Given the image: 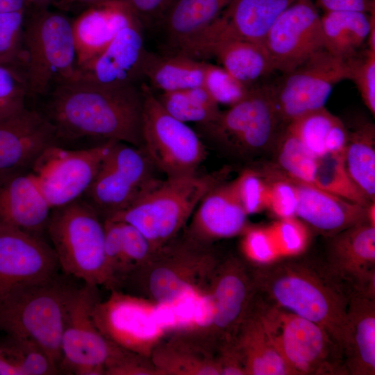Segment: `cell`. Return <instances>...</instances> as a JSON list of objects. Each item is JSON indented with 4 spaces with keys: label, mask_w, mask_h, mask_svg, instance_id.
<instances>
[{
    "label": "cell",
    "mask_w": 375,
    "mask_h": 375,
    "mask_svg": "<svg viewBox=\"0 0 375 375\" xmlns=\"http://www.w3.org/2000/svg\"><path fill=\"white\" fill-rule=\"evenodd\" d=\"M143 101L137 85L71 81L52 89L46 117L58 140L90 137L142 147Z\"/></svg>",
    "instance_id": "1"
},
{
    "label": "cell",
    "mask_w": 375,
    "mask_h": 375,
    "mask_svg": "<svg viewBox=\"0 0 375 375\" xmlns=\"http://www.w3.org/2000/svg\"><path fill=\"white\" fill-rule=\"evenodd\" d=\"M249 264L264 299L320 325L343 347L351 292L324 262L291 256Z\"/></svg>",
    "instance_id": "2"
},
{
    "label": "cell",
    "mask_w": 375,
    "mask_h": 375,
    "mask_svg": "<svg viewBox=\"0 0 375 375\" xmlns=\"http://www.w3.org/2000/svg\"><path fill=\"white\" fill-rule=\"evenodd\" d=\"M77 288L59 274L14 287L0 299V331L33 344L58 369L62 333Z\"/></svg>",
    "instance_id": "3"
},
{
    "label": "cell",
    "mask_w": 375,
    "mask_h": 375,
    "mask_svg": "<svg viewBox=\"0 0 375 375\" xmlns=\"http://www.w3.org/2000/svg\"><path fill=\"white\" fill-rule=\"evenodd\" d=\"M219 260L211 246L176 237L132 271L118 290L157 305L170 304L202 292Z\"/></svg>",
    "instance_id": "4"
},
{
    "label": "cell",
    "mask_w": 375,
    "mask_h": 375,
    "mask_svg": "<svg viewBox=\"0 0 375 375\" xmlns=\"http://www.w3.org/2000/svg\"><path fill=\"white\" fill-rule=\"evenodd\" d=\"M230 172L224 167L206 174L197 172L160 179L129 208L108 219L134 226L154 252L178 236L203 196L226 181Z\"/></svg>",
    "instance_id": "5"
},
{
    "label": "cell",
    "mask_w": 375,
    "mask_h": 375,
    "mask_svg": "<svg viewBox=\"0 0 375 375\" xmlns=\"http://www.w3.org/2000/svg\"><path fill=\"white\" fill-rule=\"evenodd\" d=\"M46 233L65 275L107 288L104 221L90 204L80 198L52 209Z\"/></svg>",
    "instance_id": "6"
},
{
    "label": "cell",
    "mask_w": 375,
    "mask_h": 375,
    "mask_svg": "<svg viewBox=\"0 0 375 375\" xmlns=\"http://www.w3.org/2000/svg\"><path fill=\"white\" fill-rule=\"evenodd\" d=\"M256 292L245 259L220 258L199 298L197 331L189 333L217 351L232 344Z\"/></svg>",
    "instance_id": "7"
},
{
    "label": "cell",
    "mask_w": 375,
    "mask_h": 375,
    "mask_svg": "<svg viewBox=\"0 0 375 375\" xmlns=\"http://www.w3.org/2000/svg\"><path fill=\"white\" fill-rule=\"evenodd\" d=\"M22 63L28 95H42L73 81L77 60L72 20L48 8L33 10L25 21Z\"/></svg>",
    "instance_id": "8"
},
{
    "label": "cell",
    "mask_w": 375,
    "mask_h": 375,
    "mask_svg": "<svg viewBox=\"0 0 375 375\" xmlns=\"http://www.w3.org/2000/svg\"><path fill=\"white\" fill-rule=\"evenodd\" d=\"M257 303L293 375H348L343 349L320 325L264 299Z\"/></svg>",
    "instance_id": "9"
},
{
    "label": "cell",
    "mask_w": 375,
    "mask_h": 375,
    "mask_svg": "<svg viewBox=\"0 0 375 375\" xmlns=\"http://www.w3.org/2000/svg\"><path fill=\"white\" fill-rule=\"evenodd\" d=\"M206 137L228 154L250 158L274 147L285 126L268 86H253L249 94L212 122L198 125Z\"/></svg>",
    "instance_id": "10"
},
{
    "label": "cell",
    "mask_w": 375,
    "mask_h": 375,
    "mask_svg": "<svg viewBox=\"0 0 375 375\" xmlns=\"http://www.w3.org/2000/svg\"><path fill=\"white\" fill-rule=\"evenodd\" d=\"M98 287H78L66 317L60 342L59 373L108 375L131 353L107 339L95 325L92 312Z\"/></svg>",
    "instance_id": "11"
},
{
    "label": "cell",
    "mask_w": 375,
    "mask_h": 375,
    "mask_svg": "<svg viewBox=\"0 0 375 375\" xmlns=\"http://www.w3.org/2000/svg\"><path fill=\"white\" fill-rule=\"evenodd\" d=\"M142 147L116 141L81 197L104 221L126 210L160 179Z\"/></svg>",
    "instance_id": "12"
},
{
    "label": "cell",
    "mask_w": 375,
    "mask_h": 375,
    "mask_svg": "<svg viewBox=\"0 0 375 375\" xmlns=\"http://www.w3.org/2000/svg\"><path fill=\"white\" fill-rule=\"evenodd\" d=\"M140 88L144 97L142 147L166 177L197 173L207 156L202 140L163 108L147 83H142Z\"/></svg>",
    "instance_id": "13"
},
{
    "label": "cell",
    "mask_w": 375,
    "mask_h": 375,
    "mask_svg": "<svg viewBox=\"0 0 375 375\" xmlns=\"http://www.w3.org/2000/svg\"><path fill=\"white\" fill-rule=\"evenodd\" d=\"M268 86L275 110L285 126L311 111L324 108L335 85L351 78L349 59L324 49Z\"/></svg>",
    "instance_id": "14"
},
{
    "label": "cell",
    "mask_w": 375,
    "mask_h": 375,
    "mask_svg": "<svg viewBox=\"0 0 375 375\" xmlns=\"http://www.w3.org/2000/svg\"><path fill=\"white\" fill-rule=\"evenodd\" d=\"M92 317L110 341L148 358L167 335L157 304L118 290H111L106 299L95 303Z\"/></svg>",
    "instance_id": "15"
},
{
    "label": "cell",
    "mask_w": 375,
    "mask_h": 375,
    "mask_svg": "<svg viewBox=\"0 0 375 375\" xmlns=\"http://www.w3.org/2000/svg\"><path fill=\"white\" fill-rule=\"evenodd\" d=\"M116 141L108 140L84 149L69 150L53 144L30 168L51 209L81 198Z\"/></svg>",
    "instance_id": "16"
},
{
    "label": "cell",
    "mask_w": 375,
    "mask_h": 375,
    "mask_svg": "<svg viewBox=\"0 0 375 375\" xmlns=\"http://www.w3.org/2000/svg\"><path fill=\"white\" fill-rule=\"evenodd\" d=\"M294 0H233L216 19L178 54L194 59L208 58L218 44L247 41L263 44L281 12Z\"/></svg>",
    "instance_id": "17"
},
{
    "label": "cell",
    "mask_w": 375,
    "mask_h": 375,
    "mask_svg": "<svg viewBox=\"0 0 375 375\" xmlns=\"http://www.w3.org/2000/svg\"><path fill=\"white\" fill-rule=\"evenodd\" d=\"M274 71L288 73L324 49L321 15L312 0H294L263 42Z\"/></svg>",
    "instance_id": "18"
},
{
    "label": "cell",
    "mask_w": 375,
    "mask_h": 375,
    "mask_svg": "<svg viewBox=\"0 0 375 375\" xmlns=\"http://www.w3.org/2000/svg\"><path fill=\"white\" fill-rule=\"evenodd\" d=\"M53 247L42 237L0 226V299L14 287L59 274Z\"/></svg>",
    "instance_id": "19"
},
{
    "label": "cell",
    "mask_w": 375,
    "mask_h": 375,
    "mask_svg": "<svg viewBox=\"0 0 375 375\" xmlns=\"http://www.w3.org/2000/svg\"><path fill=\"white\" fill-rule=\"evenodd\" d=\"M143 31L139 22L123 28L99 54L76 69L73 81L108 87L137 85L144 78L147 52Z\"/></svg>",
    "instance_id": "20"
},
{
    "label": "cell",
    "mask_w": 375,
    "mask_h": 375,
    "mask_svg": "<svg viewBox=\"0 0 375 375\" xmlns=\"http://www.w3.org/2000/svg\"><path fill=\"white\" fill-rule=\"evenodd\" d=\"M329 238V272L350 292L375 294V226L360 223Z\"/></svg>",
    "instance_id": "21"
},
{
    "label": "cell",
    "mask_w": 375,
    "mask_h": 375,
    "mask_svg": "<svg viewBox=\"0 0 375 375\" xmlns=\"http://www.w3.org/2000/svg\"><path fill=\"white\" fill-rule=\"evenodd\" d=\"M248 216L233 181H224L201 199L183 235L196 243L212 246L217 240L241 235L249 226Z\"/></svg>",
    "instance_id": "22"
},
{
    "label": "cell",
    "mask_w": 375,
    "mask_h": 375,
    "mask_svg": "<svg viewBox=\"0 0 375 375\" xmlns=\"http://www.w3.org/2000/svg\"><path fill=\"white\" fill-rule=\"evenodd\" d=\"M57 140L53 124L35 110L25 108L0 120V174L29 169Z\"/></svg>",
    "instance_id": "23"
},
{
    "label": "cell",
    "mask_w": 375,
    "mask_h": 375,
    "mask_svg": "<svg viewBox=\"0 0 375 375\" xmlns=\"http://www.w3.org/2000/svg\"><path fill=\"white\" fill-rule=\"evenodd\" d=\"M51 210L30 169L0 174V226L42 237Z\"/></svg>",
    "instance_id": "24"
},
{
    "label": "cell",
    "mask_w": 375,
    "mask_h": 375,
    "mask_svg": "<svg viewBox=\"0 0 375 375\" xmlns=\"http://www.w3.org/2000/svg\"><path fill=\"white\" fill-rule=\"evenodd\" d=\"M138 22L119 0H106L81 11L72 20L77 68L99 54L125 26Z\"/></svg>",
    "instance_id": "25"
},
{
    "label": "cell",
    "mask_w": 375,
    "mask_h": 375,
    "mask_svg": "<svg viewBox=\"0 0 375 375\" xmlns=\"http://www.w3.org/2000/svg\"><path fill=\"white\" fill-rule=\"evenodd\" d=\"M297 191L296 217L328 238L368 222L367 207L312 184L294 180Z\"/></svg>",
    "instance_id": "26"
},
{
    "label": "cell",
    "mask_w": 375,
    "mask_h": 375,
    "mask_svg": "<svg viewBox=\"0 0 375 375\" xmlns=\"http://www.w3.org/2000/svg\"><path fill=\"white\" fill-rule=\"evenodd\" d=\"M348 375L375 374V294L351 292L343 342Z\"/></svg>",
    "instance_id": "27"
},
{
    "label": "cell",
    "mask_w": 375,
    "mask_h": 375,
    "mask_svg": "<svg viewBox=\"0 0 375 375\" xmlns=\"http://www.w3.org/2000/svg\"><path fill=\"white\" fill-rule=\"evenodd\" d=\"M233 344L242 359L246 375H293L261 315L256 294Z\"/></svg>",
    "instance_id": "28"
},
{
    "label": "cell",
    "mask_w": 375,
    "mask_h": 375,
    "mask_svg": "<svg viewBox=\"0 0 375 375\" xmlns=\"http://www.w3.org/2000/svg\"><path fill=\"white\" fill-rule=\"evenodd\" d=\"M150 360L157 375H221L217 351L184 331L167 335Z\"/></svg>",
    "instance_id": "29"
},
{
    "label": "cell",
    "mask_w": 375,
    "mask_h": 375,
    "mask_svg": "<svg viewBox=\"0 0 375 375\" xmlns=\"http://www.w3.org/2000/svg\"><path fill=\"white\" fill-rule=\"evenodd\" d=\"M233 1L172 0L156 26L162 35L165 53H179Z\"/></svg>",
    "instance_id": "30"
},
{
    "label": "cell",
    "mask_w": 375,
    "mask_h": 375,
    "mask_svg": "<svg viewBox=\"0 0 375 375\" xmlns=\"http://www.w3.org/2000/svg\"><path fill=\"white\" fill-rule=\"evenodd\" d=\"M206 62L184 55L147 51L144 79L151 90L170 92L203 86Z\"/></svg>",
    "instance_id": "31"
},
{
    "label": "cell",
    "mask_w": 375,
    "mask_h": 375,
    "mask_svg": "<svg viewBox=\"0 0 375 375\" xmlns=\"http://www.w3.org/2000/svg\"><path fill=\"white\" fill-rule=\"evenodd\" d=\"M375 9L324 12L321 15L324 49L342 59L356 56L367 41Z\"/></svg>",
    "instance_id": "32"
},
{
    "label": "cell",
    "mask_w": 375,
    "mask_h": 375,
    "mask_svg": "<svg viewBox=\"0 0 375 375\" xmlns=\"http://www.w3.org/2000/svg\"><path fill=\"white\" fill-rule=\"evenodd\" d=\"M215 57L231 75L251 88L274 71L268 52L262 43L233 40L215 46L208 58Z\"/></svg>",
    "instance_id": "33"
},
{
    "label": "cell",
    "mask_w": 375,
    "mask_h": 375,
    "mask_svg": "<svg viewBox=\"0 0 375 375\" xmlns=\"http://www.w3.org/2000/svg\"><path fill=\"white\" fill-rule=\"evenodd\" d=\"M346 170L358 189L375 201V127L367 123L349 133L344 152Z\"/></svg>",
    "instance_id": "34"
},
{
    "label": "cell",
    "mask_w": 375,
    "mask_h": 375,
    "mask_svg": "<svg viewBox=\"0 0 375 375\" xmlns=\"http://www.w3.org/2000/svg\"><path fill=\"white\" fill-rule=\"evenodd\" d=\"M58 374L56 365L33 344L8 335L0 339V375Z\"/></svg>",
    "instance_id": "35"
},
{
    "label": "cell",
    "mask_w": 375,
    "mask_h": 375,
    "mask_svg": "<svg viewBox=\"0 0 375 375\" xmlns=\"http://www.w3.org/2000/svg\"><path fill=\"white\" fill-rule=\"evenodd\" d=\"M156 97L169 114L184 123L206 124L220 112L219 105L203 86L162 92Z\"/></svg>",
    "instance_id": "36"
},
{
    "label": "cell",
    "mask_w": 375,
    "mask_h": 375,
    "mask_svg": "<svg viewBox=\"0 0 375 375\" xmlns=\"http://www.w3.org/2000/svg\"><path fill=\"white\" fill-rule=\"evenodd\" d=\"M312 185L365 207L371 203L349 176L344 154L327 152L316 157Z\"/></svg>",
    "instance_id": "37"
},
{
    "label": "cell",
    "mask_w": 375,
    "mask_h": 375,
    "mask_svg": "<svg viewBox=\"0 0 375 375\" xmlns=\"http://www.w3.org/2000/svg\"><path fill=\"white\" fill-rule=\"evenodd\" d=\"M274 165L288 177L312 184L316 165L312 155L285 126L274 146Z\"/></svg>",
    "instance_id": "38"
},
{
    "label": "cell",
    "mask_w": 375,
    "mask_h": 375,
    "mask_svg": "<svg viewBox=\"0 0 375 375\" xmlns=\"http://www.w3.org/2000/svg\"><path fill=\"white\" fill-rule=\"evenodd\" d=\"M338 118L324 107L292 120L285 126L312 155L317 157L327 153L326 140Z\"/></svg>",
    "instance_id": "39"
},
{
    "label": "cell",
    "mask_w": 375,
    "mask_h": 375,
    "mask_svg": "<svg viewBox=\"0 0 375 375\" xmlns=\"http://www.w3.org/2000/svg\"><path fill=\"white\" fill-rule=\"evenodd\" d=\"M267 186V206L279 219L296 217L297 191L295 183L274 165L260 170Z\"/></svg>",
    "instance_id": "40"
},
{
    "label": "cell",
    "mask_w": 375,
    "mask_h": 375,
    "mask_svg": "<svg viewBox=\"0 0 375 375\" xmlns=\"http://www.w3.org/2000/svg\"><path fill=\"white\" fill-rule=\"evenodd\" d=\"M27 9L0 13V65L22 63Z\"/></svg>",
    "instance_id": "41"
},
{
    "label": "cell",
    "mask_w": 375,
    "mask_h": 375,
    "mask_svg": "<svg viewBox=\"0 0 375 375\" xmlns=\"http://www.w3.org/2000/svg\"><path fill=\"white\" fill-rule=\"evenodd\" d=\"M122 227L119 264L113 290H118L125 278L153 253L148 240L137 228L124 222Z\"/></svg>",
    "instance_id": "42"
},
{
    "label": "cell",
    "mask_w": 375,
    "mask_h": 375,
    "mask_svg": "<svg viewBox=\"0 0 375 375\" xmlns=\"http://www.w3.org/2000/svg\"><path fill=\"white\" fill-rule=\"evenodd\" d=\"M203 87L218 104L232 106L249 93L251 88L243 84L224 67L206 62Z\"/></svg>",
    "instance_id": "43"
},
{
    "label": "cell",
    "mask_w": 375,
    "mask_h": 375,
    "mask_svg": "<svg viewBox=\"0 0 375 375\" xmlns=\"http://www.w3.org/2000/svg\"><path fill=\"white\" fill-rule=\"evenodd\" d=\"M27 95L24 74L16 68L0 65V120L24 109Z\"/></svg>",
    "instance_id": "44"
},
{
    "label": "cell",
    "mask_w": 375,
    "mask_h": 375,
    "mask_svg": "<svg viewBox=\"0 0 375 375\" xmlns=\"http://www.w3.org/2000/svg\"><path fill=\"white\" fill-rule=\"evenodd\" d=\"M233 183L238 197L248 215L266 209L267 186L260 170L245 169L233 180Z\"/></svg>",
    "instance_id": "45"
},
{
    "label": "cell",
    "mask_w": 375,
    "mask_h": 375,
    "mask_svg": "<svg viewBox=\"0 0 375 375\" xmlns=\"http://www.w3.org/2000/svg\"><path fill=\"white\" fill-rule=\"evenodd\" d=\"M350 80L354 82L361 99L371 114L375 115V52L366 49L349 58Z\"/></svg>",
    "instance_id": "46"
},
{
    "label": "cell",
    "mask_w": 375,
    "mask_h": 375,
    "mask_svg": "<svg viewBox=\"0 0 375 375\" xmlns=\"http://www.w3.org/2000/svg\"><path fill=\"white\" fill-rule=\"evenodd\" d=\"M241 235L242 250L252 263H265L274 259L278 247L270 229L248 226Z\"/></svg>",
    "instance_id": "47"
},
{
    "label": "cell",
    "mask_w": 375,
    "mask_h": 375,
    "mask_svg": "<svg viewBox=\"0 0 375 375\" xmlns=\"http://www.w3.org/2000/svg\"><path fill=\"white\" fill-rule=\"evenodd\" d=\"M277 247L290 255L299 253L306 247L308 233L295 217L280 219L270 229Z\"/></svg>",
    "instance_id": "48"
},
{
    "label": "cell",
    "mask_w": 375,
    "mask_h": 375,
    "mask_svg": "<svg viewBox=\"0 0 375 375\" xmlns=\"http://www.w3.org/2000/svg\"><path fill=\"white\" fill-rule=\"evenodd\" d=\"M131 11L143 28L156 26L172 0H119Z\"/></svg>",
    "instance_id": "49"
},
{
    "label": "cell",
    "mask_w": 375,
    "mask_h": 375,
    "mask_svg": "<svg viewBox=\"0 0 375 375\" xmlns=\"http://www.w3.org/2000/svg\"><path fill=\"white\" fill-rule=\"evenodd\" d=\"M324 12L358 10L370 12L375 9L374 0H316Z\"/></svg>",
    "instance_id": "50"
},
{
    "label": "cell",
    "mask_w": 375,
    "mask_h": 375,
    "mask_svg": "<svg viewBox=\"0 0 375 375\" xmlns=\"http://www.w3.org/2000/svg\"><path fill=\"white\" fill-rule=\"evenodd\" d=\"M349 132L342 122L338 118L331 128L326 140L328 153L344 154Z\"/></svg>",
    "instance_id": "51"
},
{
    "label": "cell",
    "mask_w": 375,
    "mask_h": 375,
    "mask_svg": "<svg viewBox=\"0 0 375 375\" xmlns=\"http://www.w3.org/2000/svg\"><path fill=\"white\" fill-rule=\"evenodd\" d=\"M106 0H58L56 4L59 9L62 10H78L81 11L86 8L105 1Z\"/></svg>",
    "instance_id": "52"
},
{
    "label": "cell",
    "mask_w": 375,
    "mask_h": 375,
    "mask_svg": "<svg viewBox=\"0 0 375 375\" xmlns=\"http://www.w3.org/2000/svg\"><path fill=\"white\" fill-rule=\"evenodd\" d=\"M27 9L26 0H0V13Z\"/></svg>",
    "instance_id": "53"
},
{
    "label": "cell",
    "mask_w": 375,
    "mask_h": 375,
    "mask_svg": "<svg viewBox=\"0 0 375 375\" xmlns=\"http://www.w3.org/2000/svg\"><path fill=\"white\" fill-rule=\"evenodd\" d=\"M55 0H26L28 10H40L48 8V6Z\"/></svg>",
    "instance_id": "54"
}]
</instances>
